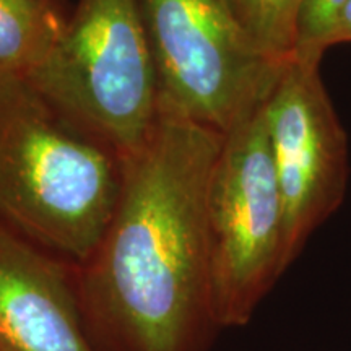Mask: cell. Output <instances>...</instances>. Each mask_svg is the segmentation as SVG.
Returning a JSON list of instances; mask_svg holds the SVG:
<instances>
[{"label":"cell","mask_w":351,"mask_h":351,"mask_svg":"<svg viewBox=\"0 0 351 351\" xmlns=\"http://www.w3.org/2000/svg\"><path fill=\"white\" fill-rule=\"evenodd\" d=\"M225 134L160 111L127 158L122 191L93 254L77 265L98 351H207L213 314L207 200Z\"/></svg>","instance_id":"obj_1"},{"label":"cell","mask_w":351,"mask_h":351,"mask_svg":"<svg viewBox=\"0 0 351 351\" xmlns=\"http://www.w3.org/2000/svg\"><path fill=\"white\" fill-rule=\"evenodd\" d=\"M125 158L21 78H0V226L73 265L111 221Z\"/></svg>","instance_id":"obj_2"},{"label":"cell","mask_w":351,"mask_h":351,"mask_svg":"<svg viewBox=\"0 0 351 351\" xmlns=\"http://www.w3.org/2000/svg\"><path fill=\"white\" fill-rule=\"evenodd\" d=\"M26 82L125 160L137 153L160 117V85L138 0H80Z\"/></svg>","instance_id":"obj_3"},{"label":"cell","mask_w":351,"mask_h":351,"mask_svg":"<svg viewBox=\"0 0 351 351\" xmlns=\"http://www.w3.org/2000/svg\"><path fill=\"white\" fill-rule=\"evenodd\" d=\"M207 221L217 326H247L285 274L283 204L265 103L225 134L210 179Z\"/></svg>","instance_id":"obj_4"},{"label":"cell","mask_w":351,"mask_h":351,"mask_svg":"<svg viewBox=\"0 0 351 351\" xmlns=\"http://www.w3.org/2000/svg\"><path fill=\"white\" fill-rule=\"evenodd\" d=\"M160 111L221 134L265 103L285 65L245 36L223 0H138Z\"/></svg>","instance_id":"obj_5"},{"label":"cell","mask_w":351,"mask_h":351,"mask_svg":"<svg viewBox=\"0 0 351 351\" xmlns=\"http://www.w3.org/2000/svg\"><path fill=\"white\" fill-rule=\"evenodd\" d=\"M319 57H293L265 101L276 181L283 204V267L345 199L348 137L320 77Z\"/></svg>","instance_id":"obj_6"},{"label":"cell","mask_w":351,"mask_h":351,"mask_svg":"<svg viewBox=\"0 0 351 351\" xmlns=\"http://www.w3.org/2000/svg\"><path fill=\"white\" fill-rule=\"evenodd\" d=\"M0 351H98L83 320L77 265L2 226Z\"/></svg>","instance_id":"obj_7"},{"label":"cell","mask_w":351,"mask_h":351,"mask_svg":"<svg viewBox=\"0 0 351 351\" xmlns=\"http://www.w3.org/2000/svg\"><path fill=\"white\" fill-rule=\"evenodd\" d=\"M65 23L47 0H0V78L26 80Z\"/></svg>","instance_id":"obj_8"},{"label":"cell","mask_w":351,"mask_h":351,"mask_svg":"<svg viewBox=\"0 0 351 351\" xmlns=\"http://www.w3.org/2000/svg\"><path fill=\"white\" fill-rule=\"evenodd\" d=\"M258 52L285 65L295 57L302 0H223Z\"/></svg>","instance_id":"obj_9"},{"label":"cell","mask_w":351,"mask_h":351,"mask_svg":"<svg viewBox=\"0 0 351 351\" xmlns=\"http://www.w3.org/2000/svg\"><path fill=\"white\" fill-rule=\"evenodd\" d=\"M348 0H302L295 56L319 57V43Z\"/></svg>","instance_id":"obj_10"},{"label":"cell","mask_w":351,"mask_h":351,"mask_svg":"<svg viewBox=\"0 0 351 351\" xmlns=\"http://www.w3.org/2000/svg\"><path fill=\"white\" fill-rule=\"evenodd\" d=\"M343 43H351V0L345 3L339 15L335 16L328 32L320 39L317 49L320 54H324L328 47Z\"/></svg>","instance_id":"obj_11"}]
</instances>
